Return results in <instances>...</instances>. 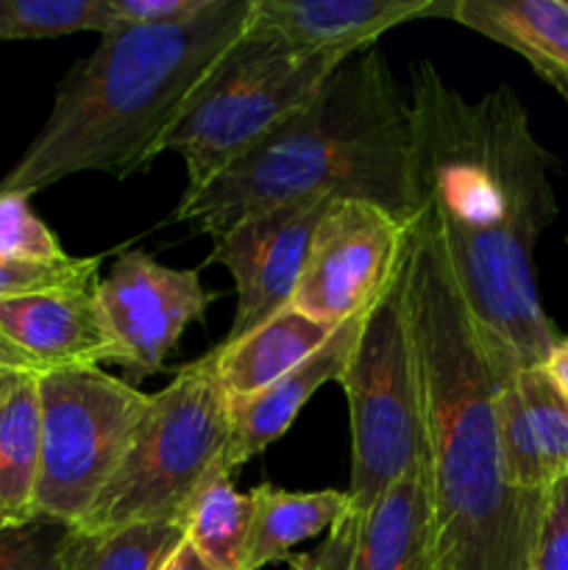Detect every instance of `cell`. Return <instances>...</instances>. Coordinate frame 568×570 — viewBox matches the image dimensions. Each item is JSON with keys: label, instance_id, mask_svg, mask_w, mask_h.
Here are the masks:
<instances>
[{"label": "cell", "instance_id": "44dd1931", "mask_svg": "<svg viewBox=\"0 0 568 570\" xmlns=\"http://www.w3.org/2000/svg\"><path fill=\"white\" fill-rule=\"evenodd\" d=\"M184 540L182 521H150L111 532L65 529L61 570H165Z\"/></svg>", "mask_w": 568, "mask_h": 570}, {"label": "cell", "instance_id": "5bb4252c", "mask_svg": "<svg viewBox=\"0 0 568 570\" xmlns=\"http://www.w3.org/2000/svg\"><path fill=\"white\" fill-rule=\"evenodd\" d=\"M362 323H365V315L340 323L332 337L287 376L251 399L228 401L232 434H228L226 460H223L228 473L243 468L245 462L267 451V445L276 443L323 384L340 382L351 354H354L356 340H360Z\"/></svg>", "mask_w": 568, "mask_h": 570}, {"label": "cell", "instance_id": "ba28073f", "mask_svg": "<svg viewBox=\"0 0 568 570\" xmlns=\"http://www.w3.org/2000/svg\"><path fill=\"white\" fill-rule=\"evenodd\" d=\"M42 449L33 521L76 529L120 465L150 395L98 365L39 376Z\"/></svg>", "mask_w": 568, "mask_h": 570}, {"label": "cell", "instance_id": "9c48e42d", "mask_svg": "<svg viewBox=\"0 0 568 570\" xmlns=\"http://www.w3.org/2000/svg\"><path fill=\"white\" fill-rule=\"evenodd\" d=\"M410 223L365 200L334 198L312 234L290 306L332 328L368 315L399 276Z\"/></svg>", "mask_w": 568, "mask_h": 570}, {"label": "cell", "instance_id": "6da1fadb", "mask_svg": "<svg viewBox=\"0 0 568 570\" xmlns=\"http://www.w3.org/2000/svg\"><path fill=\"white\" fill-rule=\"evenodd\" d=\"M412 184L468 315L523 367L543 365L560 334L535 287L532 248L555 220L551 156L512 87L462 98L432 61L410 67Z\"/></svg>", "mask_w": 568, "mask_h": 570}, {"label": "cell", "instance_id": "9a60e30c", "mask_svg": "<svg viewBox=\"0 0 568 570\" xmlns=\"http://www.w3.org/2000/svg\"><path fill=\"white\" fill-rule=\"evenodd\" d=\"M351 570H438L427 456L356 515Z\"/></svg>", "mask_w": 568, "mask_h": 570}, {"label": "cell", "instance_id": "3957f363", "mask_svg": "<svg viewBox=\"0 0 568 570\" xmlns=\"http://www.w3.org/2000/svg\"><path fill=\"white\" fill-rule=\"evenodd\" d=\"M354 198L395 220L418 215L410 100L376 48L351 56L315 98L198 193H184L173 220L212 239L245 217L295 200Z\"/></svg>", "mask_w": 568, "mask_h": 570}, {"label": "cell", "instance_id": "e0dca14e", "mask_svg": "<svg viewBox=\"0 0 568 570\" xmlns=\"http://www.w3.org/2000/svg\"><path fill=\"white\" fill-rule=\"evenodd\" d=\"M445 17L516 50L568 104V0H451Z\"/></svg>", "mask_w": 568, "mask_h": 570}, {"label": "cell", "instance_id": "4fadbf2b", "mask_svg": "<svg viewBox=\"0 0 568 570\" xmlns=\"http://www.w3.org/2000/svg\"><path fill=\"white\" fill-rule=\"evenodd\" d=\"M0 334L39 373L111 362L98 284L0 301Z\"/></svg>", "mask_w": 568, "mask_h": 570}, {"label": "cell", "instance_id": "7c38bea8", "mask_svg": "<svg viewBox=\"0 0 568 570\" xmlns=\"http://www.w3.org/2000/svg\"><path fill=\"white\" fill-rule=\"evenodd\" d=\"M451 0H251L248 28L273 33L301 53L351 59L390 28L445 17Z\"/></svg>", "mask_w": 568, "mask_h": 570}, {"label": "cell", "instance_id": "4316f807", "mask_svg": "<svg viewBox=\"0 0 568 570\" xmlns=\"http://www.w3.org/2000/svg\"><path fill=\"white\" fill-rule=\"evenodd\" d=\"M529 570H568V479L546 495Z\"/></svg>", "mask_w": 568, "mask_h": 570}, {"label": "cell", "instance_id": "30bf717a", "mask_svg": "<svg viewBox=\"0 0 568 570\" xmlns=\"http://www.w3.org/2000/svg\"><path fill=\"white\" fill-rule=\"evenodd\" d=\"M209 301L198 271H176L145 250H126L98 282L111 365H120L131 382L161 371L184 328L204 317Z\"/></svg>", "mask_w": 568, "mask_h": 570}, {"label": "cell", "instance_id": "f546056e", "mask_svg": "<svg viewBox=\"0 0 568 570\" xmlns=\"http://www.w3.org/2000/svg\"><path fill=\"white\" fill-rule=\"evenodd\" d=\"M543 371V376L549 379L551 387L568 401V340L560 337V343L551 348V354L546 356L543 365H538Z\"/></svg>", "mask_w": 568, "mask_h": 570}, {"label": "cell", "instance_id": "cb8c5ba5", "mask_svg": "<svg viewBox=\"0 0 568 570\" xmlns=\"http://www.w3.org/2000/svg\"><path fill=\"white\" fill-rule=\"evenodd\" d=\"M100 262H104V256L81 259V256L70 254L56 262L0 259V301L98 284Z\"/></svg>", "mask_w": 568, "mask_h": 570}, {"label": "cell", "instance_id": "7402d4cb", "mask_svg": "<svg viewBox=\"0 0 568 570\" xmlns=\"http://www.w3.org/2000/svg\"><path fill=\"white\" fill-rule=\"evenodd\" d=\"M117 28L106 0H0V42Z\"/></svg>", "mask_w": 568, "mask_h": 570}, {"label": "cell", "instance_id": "52a82bcc", "mask_svg": "<svg viewBox=\"0 0 568 570\" xmlns=\"http://www.w3.org/2000/svg\"><path fill=\"white\" fill-rule=\"evenodd\" d=\"M340 384L351 423V512H365L427 456L421 379L401 271L362 323Z\"/></svg>", "mask_w": 568, "mask_h": 570}, {"label": "cell", "instance_id": "4dcf8cb0", "mask_svg": "<svg viewBox=\"0 0 568 570\" xmlns=\"http://www.w3.org/2000/svg\"><path fill=\"white\" fill-rule=\"evenodd\" d=\"M165 570H212V568L200 560V554L187 543V540H182L178 549L173 551L170 560H167Z\"/></svg>", "mask_w": 568, "mask_h": 570}, {"label": "cell", "instance_id": "7a4b0ae2", "mask_svg": "<svg viewBox=\"0 0 568 570\" xmlns=\"http://www.w3.org/2000/svg\"><path fill=\"white\" fill-rule=\"evenodd\" d=\"M421 379L438 570H529L546 495L505 476L496 390L510 345L479 326L460 298L438 220L421 209L401 262Z\"/></svg>", "mask_w": 568, "mask_h": 570}, {"label": "cell", "instance_id": "484cf974", "mask_svg": "<svg viewBox=\"0 0 568 570\" xmlns=\"http://www.w3.org/2000/svg\"><path fill=\"white\" fill-rule=\"evenodd\" d=\"M65 527L33 521L9 527L0 521V570H61L59 546Z\"/></svg>", "mask_w": 568, "mask_h": 570}, {"label": "cell", "instance_id": "8992f818", "mask_svg": "<svg viewBox=\"0 0 568 570\" xmlns=\"http://www.w3.org/2000/svg\"><path fill=\"white\" fill-rule=\"evenodd\" d=\"M343 61L329 53H301L273 33L245 26V33L212 67L161 154L182 156L187 189L198 193L243 159L290 115L310 104Z\"/></svg>", "mask_w": 568, "mask_h": 570}, {"label": "cell", "instance_id": "ffe728a7", "mask_svg": "<svg viewBox=\"0 0 568 570\" xmlns=\"http://www.w3.org/2000/svg\"><path fill=\"white\" fill-rule=\"evenodd\" d=\"M251 529V493H239L228 468L221 465L200 484L184 515V540L212 570H248Z\"/></svg>", "mask_w": 568, "mask_h": 570}, {"label": "cell", "instance_id": "8fae6325", "mask_svg": "<svg viewBox=\"0 0 568 570\" xmlns=\"http://www.w3.org/2000/svg\"><path fill=\"white\" fill-rule=\"evenodd\" d=\"M334 198L295 200L245 217L215 237L209 262L226 267L237 289L232 332L237 340L290 306L304 273L312 234Z\"/></svg>", "mask_w": 568, "mask_h": 570}, {"label": "cell", "instance_id": "d6986e66", "mask_svg": "<svg viewBox=\"0 0 568 570\" xmlns=\"http://www.w3.org/2000/svg\"><path fill=\"white\" fill-rule=\"evenodd\" d=\"M251 504H254V529H251L248 570H262L287 560L293 546L321 532H332L345 515H351L345 490L293 493L265 482L251 490Z\"/></svg>", "mask_w": 568, "mask_h": 570}, {"label": "cell", "instance_id": "2e32d148", "mask_svg": "<svg viewBox=\"0 0 568 570\" xmlns=\"http://www.w3.org/2000/svg\"><path fill=\"white\" fill-rule=\"evenodd\" d=\"M334 328L284 306L282 312L237 340H226L204 356L215 382L228 401H243L262 393L290 371L310 360Z\"/></svg>", "mask_w": 568, "mask_h": 570}, {"label": "cell", "instance_id": "603a6c76", "mask_svg": "<svg viewBox=\"0 0 568 570\" xmlns=\"http://www.w3.org/2000/svg\"><path fill=\"white\" fill-rule=\"evenodd\" d=\"M518 387L527 404L529 426H532V440L540 454L546 482L555 488L560 479H568V401L551 387L540 367H521Z\"/></svg>", "mask_w": 568, "mask_h": 570}, {"label": "cell", "instance_id": "277c9868", "mask_svg": "<svg viewBox=\"0 0 568 570\" xmlns=\"http://www.w3.org/2000/svg\"><path fill=\"white\" fill-rule=\"evenodd\" d=\"M251 0H221L184 26H120L56 89L53 109L0 195H33L76 173L148 170L212 67L245 33Z\"/></svg>", "mask_w": 568, "mask_h": 570}, {"label": "cell", "instance_id": "f1b7e54d", "mask_svg": "<svg viewBox=\"0 0 568 570\" xmlns=\"http://www.w3.org/2000/svg\"><path fill=\"white\" fill-rule=\"evenodd\" d=\"M356 515H345L329 538L310 554H290L287 566L293 570H351V554H354Z\"/></svg>", "mask_w": 568, "mask_h": 570}, {"label": "cell", "instance_id": "1f68e13d", "mask_svg": "<svg viewBox=\"0 0 568 570\" xmlns=\"http://www.w3.org/2000/svg\"><path fill=\"white\" fill-rule=\"evenodd\" d=\"M0 367H26V371H37V367H33V362L28 360L22 351H17L14 345L3 337V334H0Z\"/></svg>", "mask_w": 568, "mask_h": 570}, {"label": "cell", "instance_id": "ac0fdd59", "mask_svg": "<svg viewBox=\"0 0 568 570\" xmlns=\"http://www.w3.org/2000/svg\"><path fill=\"white\" fill-rule=\"evenodd\" d=\"M39 376L26 367H0V521L33 523V493L42 449Z\"/></svg>", "mask_w": 568, "mask_h": 570}, {"label": "cell", "instance_id": "83f0119b", "mask_svg": "<svg viewBox=\"0 0 568 570\" xmlns=\"http://www.w3.org/2000/svg\"><path fill=\"white\" fill-rule=\"evenodd\" d=\"M117 26H184L209 14L221 0H106Z\"/></svg>", "mask_w": 568, "mask_h": 570}, {"label": "cell", "instance_id": "d4e9b609", "mask_svg": "<svg viewBox=\"0 0 568 570\" xmlns=\"http://www.w3.org/2000/svg\"><path fill=\"white\" fill-rule=\"evenodd\" d=\"M31 195H0V259L56 262L65 259L56 234L33 215Z\"/></svg>", "mask_w": 568, "mask_h": 570}, {"label": "cell", "instance_id": "5b68a950", "mask_svg": "<svg viewBox=\"0 0 568 570\" xmlns=\"http://www.w3.org/2000/svg\"><path fill=\"white\" fill-rule=\"evenodd\" d=\"M228 399L204 362L182 367L150 395L120 465L76 529L111 532L150 521H182L200 484L226 465Z\"/></svg>", "mask_w": 568, "mask_h": 570}]
</instances>
